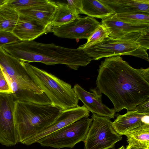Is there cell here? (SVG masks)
<instances>
[{
  "mask_svg": "<svg viewBox=\"0 0 149 149\" xmlns=\"http://www.w3.org/2000/svg\"><path fill=\"white\" fill-rule=\"evenodd\" d=\"M98 91L112 102L116 112L134 110L149 99V68L136 69L120 56L105 58L98 70Z\"/></svg>",
  "mask_w": 149,
  "mask_h": 149,
  "instance_id": "cell-1",
  "label": "cell"
},
{
  "mask_svg": "<svg viewBox=\"0 0 149 149\" xmlns=\"http://www.w3.org/2000/svg\"><path fill=\"white\" fill-rule=\"evenodd\" d=\"M2 48L21 61L40 62L48 65L63 64L74 70L86 66L92 60L78 48H68L53 43H43L34 40H19L5 45Z\"/></svg>",
  "mask_w": 149,
  "mask_h": 149,
  "instance_id": "cell-2",
  "label": "cell"
},
{
  "mask_svg": "<svg viewBox=\"0 0 149 149\" xmlns=\"http://www.w3.org/2000/svg\"><path fill=\"white\" fill-rule=\"evenodd\" d=\"M62 110L52 104L16 101L14 119L18 143L25 145L29 139L52 123Z\"/></svg>",
  "mask_w": 149,
  "mask_h": 149,
  "instance_id": "cell-3",
  "label": "cell"
},
{
  "mask_svg": "<svg viewBox=\"0 0 149 149\" xmlns=\"http://www.w3.org/2000/svg\"><path fill=\"white\" fill-rule=\"evenodd\" d=\"M0 66L16 101L38 103L46 97L21 61L0 47Z\"/></svg>",
  "mask_w": 149,
  "mask_h": 149,
  "instance_id": "cell-4",
  "label": "cell"
},
{
  "mask_svg": "<svg viewBox=\"0 0 149 149\" xmlns=\"http://www.w3.org/2000/svg\"><path fill=\"white\" fill-rule=\"evenodd\" d=\"M23 63L52 104L62 110L78 106L79 100L70 84L28 62Z\"/></svg>",
  "mask_w": 149,
  "mask_h": 149,
  "instance_id": "cell-5",
  "label": "cell"
},
{
  "mask_svg": "<svg viewBox=\"0 0 149 149\" xmlns=\"http://www.w3.org/2000/svg\"><path fill=\"white\" fill-rule=\"evenodd\" d=\"M81 50L93 60L127 55L149 61L147 50L137 43L131 40L113 38L109 36Z\"/></svg>",
  "mask_w": 149,
  "mask_h": 149,
  "instance_id": "cell-6",
  "label": "cell"
},
{
  "mask_svg": "<svg viewBox=\"0 0 149 149\" xmlns=\"http://www.w3.org/2000/svg\"><path fill=\"white\" fill-rule=\"evenodd\" d=\"M92 120L88 117L83 118L45 136L37 143L43 147L58 149L72 148L84 141Z\"/></svg>",
  "mask_w": 149,
  "mask_h": 149,
  "instance_id": "cell-7",
  "label": "cell"
},
{
  "mask_svg": "<svg viewBox=\"0 0 149 149\" xmlns=\"http://www.w3.org/2000/svg\"><path fill=\"white\" fill-rule=\"evenodd\" d=\"M93 120L84 142V149H113L122 139L115 131L110 119L92 113Z\"/></svg>",
  "mask_w": 149,
  "mask_h": 149,
  "instance_id": "cell-8",
  "label": "cell"
},
{
  "mask_svg": "<svg viewBox=\"0 0 149 149\" xmlns=\"http://www.w3.org/2000/svg\"><path fill=\"white\" fill-rule=\"evenodd\" d=\"M101 24L107 29L109 36L131 40L149 49V24H136L118 20L113 15L102 19Z\"/></svg>",
  "mask_w": 149,
  "mask_h": 149,
  "instance_id": "cell-9",
  "label": "cell"
},
{
  "mask_svg": "<svg viewBox=\"0 0 149 149\" xmlns=\"http://www.w3.org/2000/svg\"><path fill=\"white\" fill-rule=\"evenodd\" d=\"M16 101L12 94L0 93V143L6 147L18 143L14 119Z\"/></svg>",
  "mask_w": 149,
  "mask_h": 149,
  "instance_id": "cell-10",
  "label": "cell"
},
{
  "mask_svg": "<svg viewBox=\"0 0 149 149\" xmlns=\"http://www.w3.org/2000/svg\"><path fill=\"white\" fill-rule=\"evenodd\" d=\"M100 24L94 18L80 17L68 24L52 27L49 32L59 38L87 39Z\"/></svg>",
  "mask_w": 149,
  "mask_h": 149,
  "instance_id": "cell-11",
  "label": "cell"
},
{
  "mask_svg": "<svg viewBox=\"0 0 149 149\" xmlns=\"http://www.w3.org/2000/svg\"><path fill=\"white\" fill-rule=\"evenodd\" d=\"M90 111L84 106L62 110L51 124L41 132L29 139L26 145L37 143L41 139L83 118L88 117Z\"/></svg>",
  "mask_w": 149,
  "mask_h": 149,
  "instance_id": "cell-12",
  "label": "cell"
},
{
  "mask_svg": "<svg viewBox=\"0 0 149 149\" xmlns=\"http://www.w3.org/2000/svg\"><path fill=\"white\" fill-rule=\"evenodd\" d=\"M73 89L79 100L89 111L99 116L114 118L116 112L114 109L109 108L102 103V93L95 89L90 90L92 92H88L79 84L74 85Z\"/></svg>",
  "mask_w": 149,
  "mask_h": 149,
  "instance_id": "cell-13",
  "label": "cell"
},
{
  "mask_svg": "<svg viewBox=\"0 0 149 149\" xmlns=\"http://www.w3.org/2000/svg\"><path fill=\"white\" fill-rule=\"evenodd\" d=\"M50 28L36 20L19 14L12 32L20 40L31 41L49 32Z\"/></svg>",
  "mask_w": 149,
  "mask_h": 149,
  "instance_id": "cell-14",
  "label": "cell"
},
{
  "mask_svg": "<svg viewBox=\"0 0 149 149\" xmlns=\"http://www.w3.org/2000/svg\"><path fill=\"white\" fill-rule=\"evenodd\" d=\"M112 124L118 134L125 135L134 130L149 126V114L139 113L135 110L127 111L124 114L118 115Z\"/></svg>",
  "mask_w": 149,
  "mask_h": 149,
  "instance_id": "cell-15",
  "label": "cell"
},
{
  "mask_svg": "<svg viewBox=\"0 0 149 149\" xmlns=\"http://www.w3.org/2000/svg\"><path fill=\"white\" fill-rule=\"evenodd\" d=\"M57 8L56 3L50 0L44 4L24 8L17 11L19 14L51 28L50 24Z\"/></svg>",
  "mask_w": 149,
  "mask_h": 149,
  "instance_id": "cell-16",
  "label": "cell"
},
{
  "mask_svg": "<svg viewBox=\"0 0 149 149\" xmlns=\"http://www.w3.org/2000/svg\"><path fill=\"white\" fill-rule=\"evenodd\" d=\"M115 14L144 12L149 13V0H100Z\"/></svg>",
  "mask_w": 149,
  "mask_h": 149,
  "instance_id": "cell-17",
  "label": "cell"
},
{
  "mask_svg": "<svg viewBox=\"0 0 149 149\" xmlns=\"http://www.w3.org/2000/svg\"><path fill=\"white\" fill-rule=\"evenodd\" d=\"M82 13L93 17L106 19L114 14L110 8L100 0H81Z\"/></svg>",
  "mask_w": 149,
  "mask_h": 149,
  "instance_id": "cell-18",
  "label": "cell"
},
{
  "mask_svg": "<svg viewBox=\"0 0 149 149\" xmlns=\"http://www.w3.org/2000/svg\"><path fill=\"white\" fill-rule=\"evenodd\" d=\"M56 4L57 8L50 24L51 27L68 24L80 17L70 9L67 3L57 2Z\"/></svg>",
  "mask_w": 149,
  "mask_h": 149,
  "instance_id": "cell-19",
  "label": "cell"
},
{
  "mask_svg": "<svg viewBox=\"0 0 149 149\" xmlns=\"http://www.w3.org/2000/svg\"><path fill=\"white\" fill-rule=\"evenodd\" d=\"M19 14L7 4L0 7V31L12 32L18 21Z\"/></svg>",
  "mask_w": 149,
  "mask_h": 149,
  "instance_id": "cell-20",
  "label": "cell"
},
{
  "mask_svg": "<svg viewBox=\"0 0 149 149\" xmlns=\"http://www.w3.org/2000/svg\"><path fill=\"white\" fill-rule=\"evenodd\" d=\"M125 135L127 137L128 143H136L149 147V126L134 130Z\"/></svg>",
  "mask_w": 149,
  "mask_h": 149,
  "instance_id": "cell-21",
  "label": "cell"
},
{
  "mask_svg": "<svg viewBox=\"0 0 149 149\" xmlns=\"http://www.w3.org/2000/svg\"><path fill=\"white\" fill-rule=\"evenodd\" d=\"M116 18L123 22L136 24H149V13L144 12L114 14Z\"/></svg>",
  "mask_w": 149,
  "mask_h": 149,
  "instance_id": "cell-22",
  "label": "cell"
},
{
  "mask_svg": "<svg viewBox=\"0 0 149 149\" xmlns=\"http://www.w3.org/2000/svg\"><path fill=\"white\" fill-rule=\"evenodd\" d=\"M109 36V33L105 26L100 24L92 34L87 39V42L78 48L80 49L100 42Z\"/></svg>",
  "mask_w": 149,
  "mask_h": 149,
  "instance_id": "cell-23",
  "label": "cell"
},
{
  "mask_svg": "<svg viewBox=\"0 0 149 149\" xmlns=\"http://www.w3.org/2000/svg\"><path fill=\"white\" fill-rule=\"evenodd\" d=\"M49 0H8L7 5L17 11L47 3Z\"/></svg>",
  "mask_w": 149,
  "mask_h": 149,
  "instance_id": "cell-24",
  "label": "cell"
},
{
  "mask_svg": "<svg viewBox=\"0 0 149 149\" xmlns=\"http://www.w3.org/2000/svg\"><path fill=\"white\" fill-rule=\"evenodd\" d=\"M19 40L12 32L0 31V47L14 43Z\"/></svg>",
  "mask_w": 149,
  "mask_h": 149,
  "instance_id": "cell-25",
  "label": "cell"
},
{
  "mask_svg": "<svg viewBox=\"0 0 149 149\" xmlns=\"http://www.w3.org/2000/svg\"><path fill=\"white\" fill-rule=\"evenodd\" d=\"M0 93L12 94L9 84L4 73L0 75Z\"/></svg>",
  "mask_w": 149,
  "mask_h": 149,
  "instance_id": "cell-26",
  "label": "cell"
},
{
  "mask_svg": "<svg viewBox=\"0 0 149 149\" xmlns=\"http://www.w3.org/2000/svg\"><path fill=\"white\" fill-rule=\"evenodd\" d=\"M67 2L68 7L75 13L78 15L82 14L81 0H67Z\"/></svg>",
  "mask_w": 149,
  "mask_h": 149,
  "instance_id": "cell-27",
  "label": "cell"
},
{
  "mask_svg": "<svg viewBox=\"0 0 149 149\" xmlns=\"http://www.w3.org/2000/svg\"><path fill=\"white\" fill-rule=\"evenodd\" d=\"M134 110L139 113L149 114V99L138 105Z\"/></svg>",
  "mask_w": 149,
  "mask_h": 149,
  "instance_id": "cell-28",
  "label": "cell"
},
{
  "mask_svg": "<svg viewBox=\"0 0 149 149\" xmlns=\"http://www.w3.org/2000/svg\"><path fill=\"white\" fill-rule=\"evenodd\" d=\"M126 149H149V147L140 143L132 142L128 143Z\"/></svg>",
  "mask_w": 149,
  "mask_h": 149,
  "instance_id": "cell-29",
  "label": "cell"
},
{
  "mask_svg": "<svg viewBox=\"0 0 149 149\" xmlns=\"http://www.w3.org/2000/svg\"><path fill=\"white\" fill-rule=\"evenodd\" d=\"M8 0H0V7L7 4Z\"/></svg>",
  "mask_w": 149,
  "mask_h": 149,
  "instance_id": "cell-30",
  "label": "cell"
},
{
  "mask_svg": "<svg viewBox=\"0 0 149 149\" xmlns=\"http://www.w3.org/2000/svg\"><path fill=\"white\" fill-rule=\"evenodd\" d=\"M3 74V72L2 68L0 66V75Z\"/></svg>",
  "mask_w": 149,
  "mask_h": 149,
  "instance_id": "cell-31",
  "label": "cell"
},
{
  "mask_svg": "<svg viewBox=\"0 0 149 149\" xmlns=\"http://www.w3.org/2000/svg\"></svg>",
  "mask_w": 149,
  "mask_h": 149,
  "instance_id": "cell-32",
  "label": "cell"
}]
</instances>
